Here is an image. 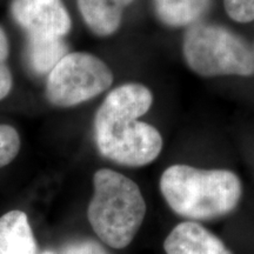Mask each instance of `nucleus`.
<instances>
[{
    "label": "nucleus",
    "instance_id": "nucleus-2",
    "mask_svg": "<svg viewBox=\"0 0 254 254\" xmlns=\"http://www.w3.org/2000/svg\"><path fill=\"white\" fill-rule=\"evenodd\" d=\"M160 190L174 213L189 221L213 220L239 205L243 185L228 170H202L177 164L161 174Z\"/></svg>",
    "mask_w": 254,
    "mask_h": 254
},
{
    "label": "nucleus",
    "instance_id": "nucleus-13",
    "mask_svg": "<svg viewBox=\"0 0 254 254\" xmlns=\"http://www.w3.org/2000/svg\"><path fill=\"white\" fill-rule=\"evenodd\" d=\"M9 53L8 39L4 28L0 26V100L7 97L13 86L11 69L7 65Z\"/></svg>",
    "mask_w": 254,
    "mask_h": 254
},
{
    "label": "nucleus",
    "instance_id": "nucleus-15",
    "mask_svg": "<svg viewBox=\"0 0 254 254\" xmlns=\"http://www.w3.org/2000/svg\"><path fill=\"white\" fill-rule=\"evenodd\" d=\"M60 254H110V252L99 241L86 238L65 245L60 251Z\"/></svg>",
    "mask_w": 254,
    "mask_h": 254
},
{
    "label": "nucleus",
    "instance_id": "nucleus-11",
    "mask_svg": "<svg viewBox=\"0 0 254 254\" xmlns=\"http://www.w3.org/2000/svg\"><path fill=\"white\" fill-rule=\"evenodd\" d=\"M67 46L59 38L27 37L26 56L28 65L38 74L52 71L59 60L67 55Z\"/></svg>",
    "mask_w": 254,
    "mask_h": 254
},
{
    "label": "nucleus",
    "instance_id": "nucleus-10",
    "mask_svg": "<svg viewBox=\"0 0 254 254\" xmlns=\"http://www.w3.org/2000/svg\"><path fill=\"white\" fill-rule=\"evenodd\" d=\"M155 14L170 27H190L207 14L212 0H153Z\"/></svg>",
    "mask_w": 254,
    "mask_h": 254
},
{
    "label": "nucleus",
    "instance_id": "nucleus-16",
    "mask_svg": "<svg viewBox=\"0 0 254 254\" xmlns=\"http://www.w3.org/2000/svg\"><path fill=\"white\" fill-rule=\"evenodd\" d=\"M40 254H56V253H53L52 251H45V252H43V253H40Z\"/></svg>",
    "mask_w": 254,
    "mask_h": 254
},
{
    "label": "nucleus",
    "instance_id": "nucleus-12",
    "mask_svg": "<svg viewBox=\"0 0 254 254\" xmlns=\"http://www.w3.org/2000/svg\"><path fill=\"white\" fill-rule=\"evenodd\" d=\"M20 150V138L14 127L0 125V168L13 161Z\"/></svg>",
    "mask_w": 254,
    "mask_h": 254
},
{
    "label": "nucleus",
    "instance_id": "nucleus-7",
    "mask_svg": "<svg viewBox=\"0 0 254 254\" xmlns=\"http://www.w3.org/2000/svg\"><path fill=\"white\" fill-rule=\"evenodd\" d=\"M166 254H233L220 238L195 221H184L164 241Z\"/></svg>",
    "mask_w": 254,
    "mask_h": 254
},
{
    "label": "nucleus",
    "instance_id": "nucleus-14",
    "mask_svg": "<svg viewBox=\"0 0 254 254\" xmlns=\"http://www.w3.org/2000/svg\"><path fill=\"white\" fill-rule=\"evenodd\" d=\"M224 7L228 17L237 23L254 20V0H224Z\"/></svg>",
    "mask_w": 254,
    "mask_h": 254
},
{
    "label": "nucleus",
    "instance_id": "nucleus-9",
    "mask_svg": "<svg viewBox=\"0 0 254 254\" xmlns=\"http://www.w3.org/2000/svg\"><path fill=\"white\" fill-rule=\"evenodd\" d=\"M0 254H37V241L23 211L7 212L0 218Z\"/></svg>",
    "mask_w": 254,
    "mask_h": 254
},
{
    "label": "nucleus",
    "instance_id": "nucleus-1",
    "mask_svg": "<svg viewBox=\"0 0 254 254\" xmlns=\"http://www.w3.org/2000/svg\"><path fill=\"white\" fill-rule=\"evenodd\" d=\"M153 95L138 82L120 85L106 95L94 117V139L104 158L128 167L151 164L163 150V136L138 120L151 109Z\"/></svg>",
    "mask_w": 254,
    "mask_h": 254
},
{
    "label": "nucleus",
    "instance_id": "nucleus-6",
    "mask_svg": "<svg viewBox=\"0 0 254 254\" xmlns=\"http://www.w3.org/2000/svg\"><path fill=\"white\" fill-rule=\"evenodd\" d=\"M9 11L27 37L63 39L71 31L72 20L63 0H12Z\"/></svg>",
    "mask_w": 254,
    "mask_h": 254
},
{
    "label": "nucleus",
    "instance_id": "nucleus-5",
    "mask_svg": "<svg viewBox=\"0 0 254 254\" xmlns=\"http://www.w3.org/2000/svg\"><path fill=\"white\" fill-rule=\"evenodd\" d=\"M113 73L107 64L91 53L72 52L64 56L46 81V98L58 107H72L107 91Z\"/></svg>",
    "mask_w": 254,
    "mask_h": 254
},
{
    "label": "nucleus",
    "instance_id": "nucleus-8",
    "mask_svg": "<svg viewBox=\"0 0 254 254\" xmlns=\"http://www.w3.org/2000/svg\"><path fill=\"white\" fill-rule=\"evenodd\" d=\"M133 0H77L78 8L87 27L98 37L116 33L123 12Z\"/></svg>",
    "mask_w": 254,
    "mask_h": 254
},
{
    "label": "nucleus",
    "instance_id": "nucleus-4",
    "mask_svg": "<svg viewBox=\"0 0 254 254\" xmlns=\"http://www.w3.org/2000/svg\"><path fill=\"white\" fill-rule=\"evenodd\" d=\"M183 55L187 66L201 77L254 75V50L222 25L199 21L187 27Z\"/></svg>",
    "mask_w": 254,
    "mask_h": 254
},
{
    "label": "nucleus",
    "instance_id": "nucleus-3",
    "mask_svg": "<svg viewBox=\"0 0 254 254\" xmlns=\"http://www.w3.org/2000/svg\"><path fill=\"white\" fill-rule=\"evenodd\" d=\"M93 187L87 218L94 233L105 245L125 249L145 219L146 202L140 189L128 177L110 168L94 173Z\"/></svg>",
    "mask_w": 254,
    "mask_h": 254
}]
</instances>
